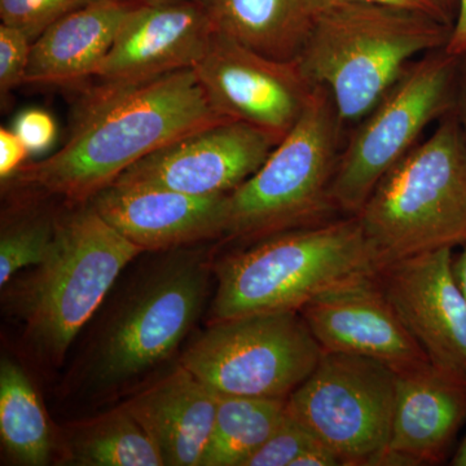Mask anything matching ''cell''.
<instances>
[{
    "label": "cell",
    "mask_w": 466,
    "mask_h": 466,
    "mask_svg": "<svg viewBox=\"0 0 466 466\" xmlns=\"http://www.w3.org/2000/svg\"><path fill=\"white\" fill-rule=\"evenodd\" d=\"M229 121L195 69L139 82H103L76 106L66 144L17 171L18 182L84 205L128 167L175 140Z\"/></svg>",
    "instance_id": "obj_1"
},
{
    "label": "cell",
    "mask_w": 466,
    "mask_h": 466,
    "mask_svg": "<svg viewBox=\"0 0 466 466\" xmlns=\"http://www.w3.org/2000/svg\"><path fill=\"white\" fill-rule=\"evenodd\" d=\"M452 26L408 9L341 3L321 9L297 64L332 96L343 124H358L403 76L413 58L441 50Z\"/></svg>",
    "instance_id": "obj_2"
},
{
    "label": "cell",
    "mask_w": 466,
    "mask_h": 466,
    "mask_svg": "<svg viewBox=\"0 0 466 466\" xmlns=\"http://www.w3.org/2000/svg\"><path fill=\"white\" fill-rule=\"evenodd\" d=\"M213 320L297 311L337 285L379 272L357 216L274 233L220 259Z\"/></svg>",
    "instance_id": "obj_3"
},
{
    "label": "cell",
    "mask_w": 466,
    "mask_h": 466,
    "mask_svg": "<svg viewBox=\"0 0 466 466\" xmlns=\"http://www.w3.org/2000/svg\"><path fill=\"white\" fill-rule=\"evenodd\" d=\"M357 217L379 269L465 247L466 140L455 113L380 180Z\"/></svg>",
    "instance_id": "obj_4"
},
{
    "label": "cell",
    "mask_w": 466,
    "mask_h": 466,
    "mask_svg": "<svg viewBox=\"0 0 466 466\" xmlns=\"http://www.w3.org/2000/svg\"><path fill=\"white\" fill-rule=\"evenodd\" d=\"M142 253L91 205L56 219L47 256L12 296L33 348L61 363L116 278Z\"/></svg>",
    "instance_id": "obj_5"
},
{
    "label": "cell",
    "mask_w": 466,
    "mask_h": 466,
    "mask_svg": "<svg viewBox=\"0 0 466 466\" xmlns=\"http://www.w3.org/2000/svg\"><path fill=\"white\" fill-rule=\"evenodd\" d=\"M341 126L329 92L314 86L297 124L262 167L229 193L225 235L256 241L324 222L337 210L330 186Z\"/></svg>",
    "instance_id": "obj_6"
},
{
    "label": "cell",
    "mask_w": 466,
    "mask_h": 466,
    "mask_svg": "<svg viewBox=\"0 0 466 466\" xmlns=\"http://www.w3.org/2000/svg\"><path fill=\"white\" fill-rule=\"evenodd\" d=\"M208 279L200 253L182 251L153 267L100 334L88 364L91 381L124 385L167 360L200 317Z\"/></svg>",
    "instance_id": "obj_7"
},
{
    "label": "cell",
    "mask_w": 466,
    "mask_h": 466,
    "mask_svg": "<svg viewBox=\"0 0 466 466\" xmlns=\"http://www.w3.org/2000/svg\"><path fill=\"white\" fill-rule=\"evenodd\" d=\"M460 57L444 48L413 61L375 108L358 122L339 153L330 198L337 210L357 216L380 180L435 119L455 108Z\"/></svg>",
    "instance_id": "obj_8"
},
{
    "label": "cell",
    "mask_w": 466,
    "mask_h": 466,
    "mask_svg": "<svg viewBox=\"0 0 466 466\" xmlns=\"http://www.w3.org/2000/svg\"><path fill=\"white\" fill-rule=\"evenodd\" d=\"M321 354L299 312H267L211 321L180 364L219 395L288 400Z\"/></svg>",
    "instance_id": "obj_9"
},
{
    "label": "cell",
    "mask_w": 466,
    "mask_h": 466,
    "mask_svg": "<svg viewBox=\"0 0 466 466\" xmlns=\"http://www.w3.org/2000/svg\"><path fill=\"white\" fill-rule=\"evenodd\" d=\"M395 370L376 359L325 352L287 400L288 415L339 456L342 465H376L389 449Z\"/></svg>",
    "instance_id": "obj_10"
},
{
    "label": "cell",
    "mask_w": 466,
    "mask_h": 466,
    "mask_svg": "<svg viewBox=\"0 0 466 466\" xmlns=\"http://www.w3.org/2000/svg\"><path fill=\"white\" fill-rule=\"evenodd\" d=\"M195 72L220 116L280 140L299 121L314 88L297 61L263 56L216 33Z\"/></svg>",
    "instance_id": "obj_11"
},
{
    "label": "cell",
    "mask_w": 466,
    "mask_h": 466,
    "mask_svg": "<svg viewBox=\"0 0 466 466\" xmlns=\"http://www.w3.org/2000/svg\"><path fill=\"white\" fill-rule=\"evenodd\" d=\"M279 142L256 126L222 122L150 153L113 183L158 187L198 198L229 195L262 167Z\"/></svg>",
    "instance_id": "obj_12"
},
{
    "label": "cell",
    "mask_w": 466,
    "mask_h": 466,
    "mask_svg": "<svg viewBox=\"0 0 466 466\" xmlns=\"http://www.w3.org/2000/svg\"><path fill=\"white\" fill-rule=\"evenodd\" d=\"M453 249L416 254L379 269V280L431 364L466 379V299Z\"/></svg>",
    "instance_id": "obj_13"
},
{
    "label": "cell",
    "mask_w": 466,
    "mask_h": 466,
    "mask_svg": "<svg viewBox=\"0 0 466 466\" xmlns=\"http://www.w3.org/2000/svg\"><path fill=\"white\" fill-rule=\"evenodd\" d=\"M299 314L325 352L376 359L394 370L429 360L392 308L379 272L323 291Z\"/></svg>",
    "instance_id": "obj_14"
},
{
    "label": "cell",
    "mask_w": 466,
    "mask_h": 466,
    "mask_svg": "<svg viewBox=\"0 0 466 466\" xmlns=\"http://www.w3.org/2000/svg\"><path fill=\"white\" fill-rule=\"evenodd\" d=\"M213 36L202 0L130 7L95 76L118 84L195 69Z\"/></svg>",
    "instance_id": "obj_15"
},
{
    "label": "cell",
    "mask_w": 466,
    "mask_h": 466,
    "mask_svg": "<svg viewBox=\"0 0 466 466\" xmlns=\"http://www.w3.org/2000/svg\"><path fill=\"white\" fill-rule=\"evenodd\" d=\"M90 205L143 251L175 250L225 236L228 220V195L198 198L140 184L112 183Z\"/></svg>",
    "instance_id": "obj_16"
},
{
    "label": "cell",
    "mask_w": 466,
    "mask_h": 466,
    "mask_svg": "<svg viewBox=\"0 0 466 466\" xmlns=\"http://www.w3.org/2000/svg\"><path fill=\"white\" fill-rule=\"evenodd\" d=\"M466 421V379L422 361L395 370L389 449L412 465L443 458Z\"/></svg>",
    "instance_id": "obj_17"
},
{
    "label": "cell",
    "mask_w": 466,
    "mask_h": 466,
    "mask_svg": "<svg viewBox=\"0 0 466 466\" xmlns=\"http://www.w3.org/2000/svg\"><path fill=\"white\" fill-rule=\"evenodd\" d=\"M143 426L165 465L201 466L216 420L218 394L179 363L122 404Z\"/></svg>",
    "instance_id": "obj_18"
},
{
    "label": "cell",
    "mask_w": 466,
    "mask_h": 466,
    "mask_svg": "<svg viewBox=\"0 0 466 466\" xmlns=\"http://www.w3.org/2000/svg\"><path fill=\"white\" fill-rule=\"evenodd\" d=\"M130 7L96 0L52 24L33 42L25 84L69 86L95 76Z\"/></svg>",
    "instance_id": "obj_19"
},
{
    "label": "cell",
    "mask_w": 466,
    "mask_h": 466,
    "mask_svg": "<svg viewBox=\"0 0 466 466\" xmlns=\"http://www.w3.org/2000/svg\"><path fill=\"white\" fill-rule=\"evenodd\" d=\"M214 33L281 61H297L315 14L309 0H202Z\"/></svg>",
    "instance_id": "obj_20"
},
{
    "label": "cell",
    "mask_w": 466,
    "mask_h": 466,
    "mask_svg": "<svg viewBox=\"0 0 466 466\" xmlns=\"http://www.w3.org/2000/svg\"><path fill=\"white\" fill-rule=\"evenodd\" d=\"M0 438L18 464L50 461L54 441L48 417L29 376L8 357L0 361Z\"/></svg>",
    "instance_id": "obj_21"
},
{
    "label": "cell",
    "mask_w": 466,
    "mask_h": 466,
    "mask_svg": "<svg viewBox=\"0 0 466 466\" xmlns=\"http://www.w3.org/2000/svg\"><path fill=\"white\" fill-rule=\"evenodd\" d=\"M285 415L287 400L218 394L216 420L201 466H244Z\"/></svg>",
    "instance_id": "obj_22"
},
{
    "label": "cell",
    "mask_w": 466,
    "mask_h": 466,
    "mask_svg": "<svg viewBox=\"0 0 466 466\" xmlns=\"http://www.w3.org/2000/svg\"><path fill=\"white\" fill-rule=\"evenodd\" d=\"M69 453L76 465H165L155 441L124 406L76 426Z\"/></svg>",
    "instance_id": "obj_23"
},
{
    "label": "cell",
    "mask_w": 466,
    "mask_h": 466,
    "mask_svg": "<svg viewBox=\"0 0 466 466\" xmlns=\"http://www.w3.org/2000/svg\"><path fill=\"white\" fill-rule=\"evenodd\" d=\"M56 219L27 217L3 227L0 236V284L2 288L21 269L38 266L47 256Z\"/></svg>",
    "instance_id": "obj_24"
},
{
    "label": "cell",
    "mask_w": 466,
    "mask_h": 466,
    "mask_svg": "<svg viewBox=\"0 0 466 466\" xmlns=\"http://www.w3.org/2000/svg\"><path fill=\"white\" fill-rule=\"evenodd\" d=\"M96 0H0V18L5 25L23 30L34 42L66 15Z\"/></svg>",
    "instance_id": "obj_25"
},
{
    "label": "cell",
    "mask_w": 466,
    "mask_h": 466,
    "mask_svg": "<svg viewBox=\"0 0 466 466\" xmlns=\"http://www.w3.org/2000/svg\"><path fill=\"white\" fill-rule=\"evenodd\" d=\"M320 441L296 419H285L244 466H291L303 451Z\"/></svg>",
    "instance_id": "obj_26"
},
{
    "label": "cell",
    "mask_w": 466,
    "mask_h": 466,
    "mask_svg": "<svg viewBox=\"0 0 466 466\" xmlns=\"http://www.w3.org/2000/svg\"><path fill=\"white\" fill-rule=\"evenodd\" d=\"M32 45L23 30L5 24L0 25V92L3 96L18 86L25 85Z\"/></svg>",
    "instance_id": "obj_27"
},
{
    "label": "cell",
    "mask_w": 466,
    "mask_h": 466,
    "mask_svg": "<svg viewBox=\"0 0 466 466\" xmlns=\"http://www.w3.org/2000/svg\"><path fill=\"white\" fill-rule=\"evenodd\" d=\"M14 130L30 153H42L56 139L57 126L50 113L42 109H27L15 121Z\"/></svg>",
    "instance_id": "obj_28"
},
{
    "label": "cell",
    "mask_w": 466,
    "mask_h": 466,
    "mask_svg": "<svg viewBox=\"0 0 466 466\" xmlns=\"http://www.w3.org/2000/svg\"><path fill=\"white\" fill-rule=\"evenodd\" d=\"M309 3H311L315 15L321 9L341 5V3H370V5H388V7L419 12V14L428 15V16L437 18L441 23L451 25L450 0H309Z\"/></svg>",
    "instance_id": "obj_29"
},
{
    "label": "cell",
    "mask_w": 466,
    "mask_h": 466,
    "mask_svg": "<svg viewBox=\"0 0 466 466\" xmlns=\"http://www.w3.org/2000/svg\"><path fill=\"white\" fill-rule=\"evenodd\" d=\"M32 155L16 131L0 128V177L2 180L17 173Z\"/></svg>",
    "instance_id": "obj_30"
},
{
    "label": "cell",
    "mask_w": 466,
    "mask_h": 466,
    "mask_svg": "<svg viewBox=\"0 0 466 466\" xmlns=\"http://www.w3.org/2000/svg\"><path fill=\"white\" fill-rule=\"evenodd\" d=\"M342 465L341 460L329 447L318 441L314 446L303 451L291 466H337Z\"/></svg>",
    "instance_id": "obj_31"
},
{
    "label": "cell",
    "mask_w": 466,
    "mask_h": 466,
    "mask_svg": "<svg viewBox=\"0 0 466 466\" xmlns=\"http://www.w3.org/2000/svg\"><path fill=\"white\" fill-rule=\"evenodd\" d=\"M444 50L456 57L466 55V0H459L458 16L455 24H452L449 43Z\"/></svg>",
    "instance_id": "obj_32"
},
{
    "label": "cell",
    "mask_w": 466,
    "mask_h": 466,
    "mask_svg": "<svg viewBox=\"0 0 466 466\" xmlns=\"http://www.w3.org/2000/svg\"><path fill=\"white\" fill-rule=\"evenodd\" d=\"M458 87H456L455 113L460 128L466 140V55L460 57Z\"/></svg>",
    "instance_id": "obj_33"
},
{
    "label": "cell",
    "mask_w": 466,
    "mask_h": 466,
    "mask_svg": "<svg viewBox=\"0 0 466 466\" xmlns=\"http://www.w3.org/2000/svg\"><path fill=\"white\" fill-rule=\"evenodd\" d=\"M453 272L466 299V245L461 248L458 256H453Z\"/></svg>",
    "instance_id": "obj_34"
},
{
    "label": "cell",
    "mask_w": 466,
    "mask_h": 466,
    "mask_svg": "<svg viewBox=\"0 0 466 466\" xmlns=\"http://www.w3.org/2000/svg\"><path fill=\"white\" fill-rule=\"evenodd\" d=\"M451 464L453 466H466V435L464 441L460 444L458 451H456Z\"/></svg>",
    "instance_id": "obj_35"
},
{
    "label": "cell",
    "mask_w": 466,
    "mask_h": 466,
    "mask_svg": "<svg viewBox=\"0 0 466 466\" xmlns=\"http://www.w3.org/2000/svg\"><path fill=\"white\" fill-rule=\"evenodd\" d=\"M121 2H127V0H121ZM139 5H165V3L180 2V0H135Z\"/></svg>",
    "instance_id": "obj_36"
},
{
    "label": "cell",
    "mask_w": 466,
    "mask_h": 466,
    "mask_svg": "<svg viewBox=\"0 0 466 466\" xmlns=\"http://www.w3.org/2000/svg\"><path fill=\"white\" fill-rule=\"evenodd\" d=\"M450 2H452V0H450Z\"/></svg>",
    "instance_id": "obj_37"
}]
</instances>
